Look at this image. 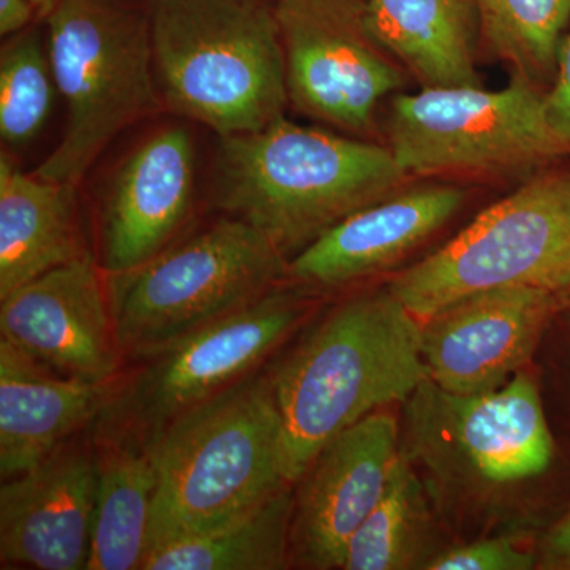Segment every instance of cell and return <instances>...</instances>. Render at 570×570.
Returning <instances> with one entry per match:
<instances>
[{"label": "cell", "instance_id": "obj_17", "mask_svg": "<svg viewBox=\"0 0 570 570\" xmlns=\"http://www.w3.org/2000/svg\"><path fill=\"white\" fill-rule=\"evenodd\" d=\"M466 193L455 186L400 190L358 209L288 261L287 277L314 288H335L377 275L460 212Z\"/></svg>", "mask_w": 570, "mask_h": 570}, {"label": "cell", "instance_id": "obj_18", "mask_svg": "<svg viewBox=\"0 0 570 570\" xmlns=\"http://www.w3.org/2000/svg\"><path fill=\"white\" fill-rule=\"evenodd\" d=\"M116 382L80 381L45 370L0 340V475L17 478L99 420Z\"/></svg>", "mask_w": 570, "mask_h": 570}, {"label": "cell", "instance_id": "obj_25", "mask_svg": "<svg viewBox=\"0 0 570 570\" xmlns=\"http://www.w3.org/2000/svg\"><path fill=\"white\" fill-rule=\"evenodd\" d=\"M48 48L36 31L21 33L0 52V135L10 146L28 145L47 122L55 97Z\"/></svg>", "mask_w": 570, "mask_h": 570}, {"label": "cell", "instance_id": "obj_22", "mask_svg": "<svg viewBox=\"0 0 570 570\" xmlns=\"http://www.w3.org/2000/svg\"><path fill=\"white\" fill-rule=\"evenodd\" d=\"M292 485L209 530L149 550L145 570H277L291 562Z\"/></svg>", "mask_w": 570, "mask_h": 570}, {"label": "cell", "instance_id": "obj_16", "mask_svg": "<svg viewBox=\"0 0 570 570\" xmlns=\"http://www.w3.org/2000/svg\"><path fill=\"white\" fill-rule=\"evenodd\" d=\"M194 186V141L184 127H167L135 148L105 195L102 272H130L170 247L190 212Z\"/></svg>", "mask_w": 570, "mask_h": 570}, {"label": "cell", "instance_id": "obj_20", "mask_svg": "<svg viewBox=\"0 0 570 570\" xmlns=\"http://www.w3.org/2000/svg\"><path fill=\"white\" fill-rule=\"evenodd\" d=\"M371 29L422 88L482 86L471 0H366Z\"/></svg>", "mask_w": 570, "mask_h": 570}, {"label": "cell", "instance_id": "obj_5", "mask_svg": "<svg viewBox=\"0 0 570 570\" xmlns=\"http://www.w3.org/2000/svg\"><path fill=\"white\" fill-rule=\"evenodd\" d=\"M45 18L66 127L33 175L78 184L118 135L159 107L148 11L124 0H61Z\"/></svg>", "mask_w": 570, "mask_h": 570}, {"label": "cell", "instance_id": "obj_1", "mask_svg": "<svg viewBox=\"0 0 570 570\" xmlns=\"http://www.w3.org/2000/svg\"><path fill=\"white\" fill-rule=\"evenodd\" d=\"M428 379L422 322L390 292L336 307L272 374L284 471L295 485L337 434Z\"/></svg>", "mask_w": 570, "mask_h": 570}, {"label": "cell", "instance_id": "obj_6", "mask_svg": "<svg viewBox=\"0 0 570 570\" xmlns=\"http://www.w3.org/2000/svg\"><path fill=\"white\" fill-rule=\"evenodd\" d=\"M287 266L262 232L227 216L130 272L108 275L119 346L134 356L174 343L268 294Z\"/></svg>", "mask_w": 570, "mask_h": 570}, {"label": "cell", "instance_id": "obj_28", "mask_svg": "<svg viewBox=\"0 0 570 570\" xmlns=\"http://www.w3.org/2000/svg\"><path fill=\"white\" fill-rule=\"evenodd\" d=\"M540 562L546 569L570 570V508L543 539Z\"/></svg>", "mask_w": 570, "mask_h": 570}, {"label": "cell", "instance_id": "obj_2", "mask_svg": "<svg viewBox=\"0 0 570 570\" xmlns=\"http://www.w3.org/2000/svg\"><path fill=\"white\" fill-rule=\"evenodd\" d=\"M411 178L389 146L283 118L219 138L216 202L287 257Z\"/></svg>", "mask_w": 570, "mask_h": 570}, {"label": "cell", "instance_id": "obj_8", "mask_svg": "<svg viewBox=\"0 0 570 570\" xmlns=\"http://www.w3.org/2000/svg\"><path fill=\"white\" fill-rule=\"evenodd\" d=\"M307 313L305 295L275 287L174 343L134 355L138 366L116 384L99 417L102 434L148 444L179 415L250 376Z\"/></svg>", "mask_w": 570, "mask_h": 570}, {"label": "cell", "instance_id": "obj_23", "mask_svg": "<svg viewBox=\"0 0 570 570\" xmlns=\"http://www.w3.org/2000/svg\"><path fill=\"white\" fill-rule=\"evenodd\" d=\"M430 535L425 490L401 453L376 508L352 535L343 569H423Z\"/></svg>", "mask_w": 570, "mask_h": 570}, {"label": "cell", "instance_id": "obj_30", "mask_svg": "<svg viewBox=\"0 0 570 570\" xmlns=\"http://www.w3.org/2000/svg\"><path fill=\"white\" fill-rule=\"evenodd\" d=\"M29 2L36 7V10L39 11L40 14L47 17V14L50 13V11L55 9L61 0H29Z\"/></svg>", "mask_w": 570, "mask_h": 570}, {"label": "cell", "instance_id": "obj_27", "mask_svg": "<svg viewBox=\"0 0 570 570\" xmlns=\"http://www.w3.org/2000/svg\"><path fill=\"white\" fill-rule=\"evenodd\" d=\"M547 124L566 154H570V31L566 33L557 63V80L543 94Z\"/></svg>", "mask_w": 570, "mask_h": 570}, {"label": "cell", "instance_id": "obj_11", "mask_svg": "<svg viewBox=\"0 0 570 570\" xmlns=\"http://www.w3.org/2000/svg\"><path fill=\"white\" fill-rule=\"evenodd\" d=\"M295 110L352 135L373 132L382 100L407 71L374 36L366 0H276Z\"/></svg>", "mask_w": 570, "mask_h": 570}, {"label": "cell", "instance_id": "obj_13", "mask_svg": "<svg viewBox=\"0 0 570 570\" xmlns=\"http://www.w3.org/2000/svg\"><path fill=\"white\" fill-rule=\"evenodd\" d=\"M560 295L501 287L464 296L422 324L428 379L459 395L502 387L530 362Z\"/></svg>", "mask_w": 570, "mask_h": 570}, {"label": "cell", "instance_id": "obj_15", "mask_svg": "<svg viewBox=\"0 0 570 570\" xmlns=\"http://www.w3.org/2000/svg\"><path fill=\"white\" fill-rule=\"evenodd\" d=\"M96 498V445L81 438L7 479L0 490L3 568L88 569Z\"/></svg>", "mask_w": 570, "mask_h": 570}, {"label": "cell", "instance_id": "obj_3", "mask_svg": "<svg viewBox=\"0 0 570 570\" xmlns=\"http://www.w3.org/2000/svg\"><path fill=\"white\" fill-rule=\"evenodd\" d=\"M145 448L156 469L149 550L223 524L292 485L272 376L242 379Z\"/></svg>", "mask_w": 570, "mask_h": 570}, {"label": "cell", "instance_id": "obj_19", "mask_svg": "<svg viewBox=\"0 0 570 570\" xmlns=\"http://www.w3.org/2000/svg\"><path fill=\"white\" fill-rule=\"evenodd\" d=\"M77 184L24 174L0 156V298L51 269L88 257Z\"/></svg>", "mask_w": 570, "mask_h": 570}, {"label": "cell", "instance_id": "obj_4", "mask_svg": "<svg viewBox=\"0 0 570 570\" xmlns=\"http://www.w3.org/2000/svg\"><path fill=\"white\" fill-rule=\"evenodd\" d=\"M154 70L168 107L219 138L283 118L287 80L266 0H148Z\"/></svg>", "mask_w": 570, "mask_h": 570}, {"label": "cell", "instance_id": "obj_31", "mask_svg": "<svg viewBox=\"0 0 570 570\" xmlns=\"http://www.w3.org/2000/svg\"><path fill=\"white\" fill-rule=\"evenodd\" d=\"M560 298L564 299V302L568 303V305H570V287L568 288V291L562 292Z\"/></svg>", "mask_w": 570, "mask_h": 570}, {"label": "cell", "instance_id": "obj_10", "mask_svg": "<svg viewBox=\"0 0 570 570\" xmlns=\"http://www.w3.org/2000/svg\"><path fill=\"white\" fill-rule=\"evenodd\" d=\"M411 450L448 479L504 487L539 478L554 455L534 379L519 371L502 387L459 395L426 379L409 397Z\"/></svg>", "mask_w": 570, "mask_h": 570}, {"label": "cell", "instance_id": "obj_21", "mask_svg": "<svg viewBox=\"0 0 570 570\" xmlns=\"http://www.w3.org/2000/svg\"><path fill=\"white\" fill-rule=\"evenodd\" d=\"M91 557L86 570L141 569L149 550L156 469L145 445L100 434Z\"/></svg>", "mask_w": 570, "mask_h": 570}, {"label": "cell", "instance_id": "obj_12", "mask_svg": "<svg viewBox=\"0 0 570 570\" xmlns=\"http://www.w3.org/2000/svg\"><path fill=\"white\" fill-rule=\"evenodd\" d=\"M0 335L45 370L80 381L112 382L121 362L107 284L91 255L2 296Z\"/></svg>", "mask_w": 570, "mask_h": 570}, {"label": "cell", "instance_id": "obj_29", "mask_svg": "<svg viewBox=\"0 0 570 570\" xmlns=\"http://www.w3.org/2000/svg\"><path fill=\"white\" fill-rule=\"evenodd\" d=\"M36 7L29 0H0V33L2 37L21 32L31 22Z\"/></svg>", "mask_w": 570, "mask_h": 570}, {"label": "cell", "instance_id": "obj_7", "mask_svg": "<svg viewBox=\"0 0 570 570\" xmlns=\"http://www.w3.org/2000/svg\"><path fill=\"white\" fill-rule=\"evenodd\" d=\"M501 287H570V174L535 176L480 213L448 245L400 273L389 292L425 322L464 296Z\"/></svg>", "mask_w": 570, "mask_h": 570}, {"label": "cell", "instance_id": "obj_9", "mask_svg": "<svg viewBox=\"0 0 570 570\" xmlns=\"http://www.w3.org/2000/svg\"><path fill=\"white\" fill-rule=\"evenodd\" d=\"M389 148L409 176L523 174L564 156L543 110V94L524 75L505 88H422L396 94Z\"/></svg>", "mask_w": 570, "mask_h": 570}, {"label": "cell", "instance_id": "obj_26", "mask_svg": "<svg viewBox=\"0 0 570 570\" xmlns=\"http://www.w3.org/2000/svg\"><path fill=\"white\" fill-rule=\"evenodd\" d=\"M538 564L532 551L521 549L512 539L479 540L468 546L439 551L426 562L428 570H530Z\"/></svg>", "mask_w": 570, "mask_h": 570}, {"label": "cell", "instance_id": "obj_24", "mask_svg": "<svg viewBox=\"0 0 570 570\" xmlns=\"http://www.w3.org/2000/svg\"><path fill=\"white\" fill-rule=\"evenodd\" d=\"M480 33L497 58L535 82L557 69L570 26V0H471Z\"/></svg>", "mask_w": 570, "mask_h": 570}, {"label": "cell", "instance_id": "obj_14", "mask_svg": "<svg viewBox=\"0 0 570 570\" xmlns=\"http://www.w3.org/2000/svg\"><path fill=\"white\" fill-rule=\"evenodd\" d=\"M400 455V428L387 412L367 415L328 442L299 480L292 560L343 569L348 542L376 508Z\"/></svg>", "mask_w": 570, "mask_h": 570}]
</instances>
